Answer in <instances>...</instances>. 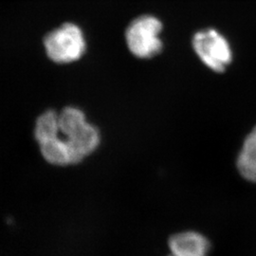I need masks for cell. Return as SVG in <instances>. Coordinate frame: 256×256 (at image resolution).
Returning a JSON list of instances; mask_svg holds the SVG:
<instances>
[{"label": "cell", "mask_w": 256, "mask_h": 256, "mask_svg": "<svg viewBox=\"0 0 256 256\" xmlns=\"http://www.w3.org/2000/svg\"><path fill=\"white\" fill-rule=\"evenodd\" d=\"M41 154L57 166L76 164L100 144V132L88 122L82 110L72 106L60 113L48 110L41 114L34 128Z\"/></svg>", "instance_id": "obj_1"}, {"label": "cell", "mask_w": 256, "mask_h": 256, "mask_svg": "<svg viewBox=\"0 0 256 256\" xmlns=\"http://www.w3.org/2000/svg\"><path fill=\"white\" fill-rule=\"evenodd\" d=\"M162 30V22L155 16H142L133 20L126 32L130 52L142 59L160 54L162 48V42L160 39Z\"/></svg>", "instance_id": "obj_3"}, {"label": "cell", "mask_w": 256, "mask_h": 256, "mask_svg": "<svg viewBox=\"0 0 256 256\" xmlns=\"http://www.w3.org/2000/svg\"><path fill=\"white\" fill-rule=\"evenodd\" d=\"M44 46L50 60L68 64L79 60L86 45L82 30L72 23H66L45 37Z\"/></svg>", "instance_id": "obj_2"}, {"label": "cell", "mask_w": 256, "mask_h": 256, "mask_svg": "<svg viewBox=\"0 0 256 256\" xmlns=\"http://www.w3.org/2000/svg\"><path fill=\"white\" fill-rule=\"evenodd\" d=\"M192 48L202 62L216 72H223L232 60L229 42L212 28L196 32L192 38Z\"/></svg>", "instance_id": "obj_4"}, {"label": "cell", "mask_w": 256, "mask_h": 256, "mask_svg": "<svg viewBox=\"0 0 256 256\" xmlns=\"http://www.w3.org/2000/svg\"><path fill=\"white\" fill-rule=\"evenodd\" d=\"M209 247V241L200 234L183 232L170 238L169 256H206Z\"/></svg>", "instance_id": "obj_5"}, {"label": "cell", "mask_w": 256, "mask_h": 256, "mask_svg": "<svg viewBox=\"0 0 256 256\" xmlns=\"http://www.w3.org/2000/svg\"><path fill=\"white\" fill-rule=\"evenodd\" d=\"M238 171L248 182L256 183V158L238 156Z\"/></svg>", "instance_id": "obj_6"}, {"label": "cell", "mask_w": 256, "mask_h": 256, "mask_svg": "<svg viewBox=\"0 0 256 256\" xmlns=\"http://www.w3.org/2000/svg\"><path fill=\"white\" fill-rule=\"evenodd\" d=\"M239 156L256 158V126L248 134Z\"/></svg>", "instance_id": "obj_7"}]
</instances>
